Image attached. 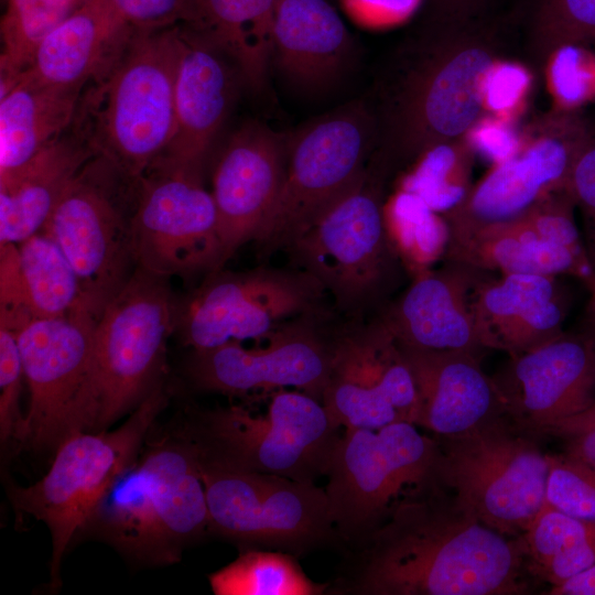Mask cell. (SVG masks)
<instances>
[{"instance_id": "cell-52", "label": "cell", "mask_w": 595, "mask_h": 595, "mask_svg": "<svg viewBox=\"0 0 595 595\" xmlns=\"http://www.w3.org/2000/svg\"><path fill=\"white\" fill-rule=\"evenodd\" d=\"M448 10H463L470 8L477 0H439Z\"/></svg>"}, {"instance_id": "cell-25", "label": "cell", "mask_w": 595, "mask_h": 595, "mask_svg": "<svg viewBox=\"0 0 595 595\" xmlns=\"http://www.w3.org/2000/svg\"><path fill=\"white\" fill-rule=\"evenodd\" d=\"M351 36L327 0H277L272 62L294 87L318 91L346 71Z\"/></svg>"}, {"instance_id": "cell-28", "label": "cell", "mask_w": 595, "mask_h": 595, "mask_svg": "<svg viewBox=\"0 0 595 595\" xmlns=\"http://www.w3.org/2000/svg\"><path fill=\"white\" fill-rule=\"evenodd\" d=\"M491 65L485 51L473 47L410 77L399 110L410 144L466 131L483 107L484 79Z\"/></svg>"}, {"instance_id": "cell-20", "label": "cell", "mask_w": 595, "mask_h": 595, "mask_svg": "<svg viewBox=\"0 0 595 595\" xmlns=\"http://www.w3.org/2000/svg\"><path fill=\"white\" fill-rule=\"evenodd\" d=\"M571 300L560 277L486 273L469 299L478 343L509 356L536 347L564 331Z\"/></svg>"}, {"instance_id": "cell-10", "label": "cell", "mask_w": 595, "mask_h": 595, "mask_svg": "<svg viewBox=\"0 0 595 595\" xmlns=\"http://www.w3.org/2000/svg\"><path fill=\"white\" fill-rule=\"evenodd\" d=\"M371 118L351 101L307 123L288 144L277 202L255 242L264 256L286 249L367 170Z\"/></svg>"}, {"instance_id": "cell-40", "label": "cell", "mask_w": 595, "mask_h": 595, "mask_svg": "<svg viewBox=\"0 0 595 595\" xmlns=\"http://www.w3.org/2000/svg\"><path fill=\"white\" fill-rule=\"evenodd\" d=\"M24 376L17 334L0 325V435L21 441L24 418L19 409V398Z\"/></svg>"}, {"instance_id": "cell-11", "label": "cell", "mask_w": 595, "mask_h": 595, "mask_svg": "<svg viewBox=\"0 0 595 595\" xmlns=\"http://www.w3.org/2000/svg\"><path fill=\"white\" fill-rule=\"evenodd\" d=\"M97 321L79 310L63 317L33 320L15 332L30 389L21 442L57 447L75 433L95 430Z\"/></svg>"}, {"instance_id": "cell-46", "label": "cell", "mask_w": 595, "mask_h": 595, "mask_svg": "<svg viewBox=\"0 0 595 595\" xmlns=\"http://www.w3.org/2000/svg\"><path fill=\"white\" fill-rule=\"evenodd\" d=\"M595 564V532L570 549L556 554L547 564L537 570V575L551 586L584 571Z\"/></svg>"}, {"instance_id": "cell-42", "label": "cell", "mask_w": 595, "mask_h": 595, "mask_svg": "<svg viewBox=\"0 0 595 595\" xmlns=\"http://www.w3.org/2000/svg\"><path fill=\"white\" fill-rule=\"evenodd\" d=\"M569 190L581 214L580 230L589 264L595 272V144L589 141L572 166Z\"/></svg>"}, {"instance_id": "cell-49", "label": "cell", "mask_w": 595, "mask_h": 595, "mask_svg": "<svg viewBox=\"0 0 595 595\" xmlns=\"http://www.w3.org/2000/svg\"><path fill=\"white\" fill-rule=\"evenodd\" d=\"M565 453L595 465V426L565 437Z\"/></svg>"}, {"instance_id": "cell-22", "label": "cell", "mask_w": 595, "mask_h": 595, "mask_svg": "<svg viewBox=\"0 0 595 595\" xmlns=\"http://www.w3.org/2000/svg\"><path fill=\"white\" fill-rule=\"evenodd\" d=\"M486 273L444 260L441 268L412 279L377 317L400 345L479 354L484 349L476 336L469 299Z\"/></svg>"}, {"instance_id": "cell-17", "label": "cell", "mask_w": 595, "mask_h": 595, "mask_svg": "<svg viewBox=\"0 0 595 595\" xmlns=\"http://www.w3.org/2000/svg\"><path fill=\"white\" fill-rule=\"evenodd\" d=\"M312 315L283 324L262 347L246 348L231 340L194 350L188 363L192 380L202 389L228 394L293 387L322 402L333 339L322 334Z\"/></svg>"}, {"instance_id": "cell-33", "label": "cell", "mask_w": 595, "mask_h": 595, "mask_svg": "<svg viewBox=\"0 0 595 595\" xmlns=\"http://www.w3.org/2000/svg\"><path fill=\"white\" fill-rule=\"evenodd\" d=\"M383 220L390 245L411 279L443 261L450 241L448 223L419 196L399 190L383 203Z\"/></svg>"}, {"instance_id": "cell-29", "label": "cell", "mask_w": 595, "mask_h": 595, "mask_svg": "<svg viewBox=\"0 0 595 595\" xmlns=\"http://www.w3.org/2000/svg\"><path fill=\"white\" fill-rule=\"evenodd\" d=\"M131 29L108 0H85L42 40L18 80L83 90Z\"/></svg>"}, {"instance_id": "cell-2", "label": "cell", "mask_w": 595, "mask_h": 595, "mask_svg": "<svg viewBox=\"0 0 595 595\" xmlns=\"http://www.w3.org/2000/svg\"><path fill=\"white\" fill-rule=\"evenodd\" d=\"M180 26L132 28L78 98L69 130L132 177L147 173L174 131Z\"/></svg>"}, {"instance_id": "cell-32", "label": "cell", "mask_w": 595, "mask_h": 595, "mask_svg": "<svg viewBox=\"0 0 595 595\" xmlns=\"http://www.w3.org/2000/svg\"><path fill=\"white\" fill-rule=\"evenodd\" d=\"M277 0H196L187 26L230 58L245 83L263 88L272 62V25ZM186 26V25H185Z\"/></svg>"}, {"instance_id": "cell-31", "label": "cell", "mask_w": 595, "mask_h": 595, "mask_svg": "<svg viewBox=\"0 0 595 595\" xmlns=\"http://www.w3.org/2000/svg\"><path fill=\"white\" fill-rule=\"evenodd\" d=\"M80 93L19 79L0 96V178L21 170L66 133Z\"/></svg>"}, {"instance_id": "cell-7", "label": "cell", "mask_w": 595, "mask_h": 595, "mask_svg": "<svg viewBox=\"0 0 595 595\" xmlns=\"http://www.w3.org/2000/svg\"><path fill=\"white\" fill-rule=\"evenodd\" d=\"M440 453L436 439L409 422L345 429L325 475L336 534L357 540L400 501L439 483Z\"/></svg>"}, {"instance_id": "cell-35", "label": "cell", "mask_w": 595, "mask_h": 595, "mask_svg": "<svg viewBox=\"0 0 595 595\" xmlns=\"http://www.w3.org/2000/svg\"><path fill=\"white\" fill-rule=\"evenodd\" d=\"M208 578L216 595H316L326 587L310 580L291 554L267 549L246 550Z\"/></svg>"}, {"instance_id": "cell-48", "label": "cell", "mask_w": 595, "mask_h": 595, "mask_svg": "<svg viewBox=\"0 0 595 595\" xmlns=\"http://www.w3.org/2000/svg\"><path fill=\"white\" fill-rule=\"evenodd\" d=\"M549 595H595V564L550 587Z\"/></svg>"}, {"instance_id": "cell-34", "label": "cell", "mask_w": 595, "mask_h": 595, "mask_svg": "<svg viewBox=\"0 0 595 595\" xmlns=\"http://www.w3.org/2000/svg\"><path fill=\"white\" fill-rule=\"evenodd\" d=\"M85 0H7L1 18L0 96L26 71L42 40Z\"/></svg>"}, {"instance_id": "cell-24", "label": "cell", "mask_w": 595, "mask_h": 595, "mask_svg": "<svg viewBox=\"0 0 595 595\" xmlns=\"http://www.w3.org/2000/svg\"><path fill=\"white\" fill-rule=\"evenodd\" d=\"M399 346L418 391L416 426L450 437L507 415L478 354Z\"/></svg>"}, {"instance_id": "cell-27", "label": "cell", "mask_w": 595, "mask_h": 595, "mask_svg": "<svg viewBox=\"0 0 595 595\" xmlns=\"http://www.w3.org/2000/svg\"><path fill=\"white\" fill-rule=\"evenodd\" d=\"M444 260L500 274L571 277L589 288L595 272L586 257L549 241L527 214L488 224H448Z\"/></svg>"}, {"instance_id": "cell-14", "label": "cell", "mask_w": 595, "mask_h": 595, "mask_svg": "<svg viewBox=\"0 0 595 595\" xmlns=\"http://www.w3.org/2000/svg\"><path fill=\"white\" fill-rule=\"evenodd\" d=\"M324 293L322 284L301 269H220L178 306L176 327L194 350L263 338L294 318L314 315Z\"/></svg>"}, {"instance_id": "cell-16", "label": "cell", "mask_w": 595, "mask_h": 595, "mask_svg": "<svg viewBox=\"0 0 595 595\" xmlns=\"http://www.w3.org/2000/svg\"><path fill=\"white\" fill-rule=\"evenodd\" d=\"M322 403L345 429L415 424L418 391L390 331L376 317L333 338L332 364Z\"/></svg>"}, {"instance_id": "cell-39", "label": "cell", "mask_w": 595, "mask_h": 595, "mask_svg": "<svg viewBox=\"0 0 595 595\" xmlns=\"http://www.w3.org/2000/svg\"><path fill=\"white\" fill-rule=\"evenodd\" d=\"M550 79L563 107L581 106L595 96V57L583 47L566 43L552 58Z\"/></svg>"}, {"instance_id": "cell-5", "label": "cell", "mask_w": 595, "mask_h": 595, "mask_svg": "<svg viewBox=\"0 0 595 595\" xmlns=\"http://www.w3.org/2000/svg\"><path fill=\"white\" fill-rule=\"evenodd\" d=\"M167 402L162 380L138 404L127 422L107 432L82 431L58 446L48 472L28 487H11L17 511L43 521L52 536V582L74 534L90 522L101 500L136 461L153 421Z\"/></svg>"}, {"instance_id": "cell-43", "label": "cell", "mask_w": 595, "mask_h": 595, "mask_svg": "<svg viewBox=\"0 0 595 595\" xmlns=\"http://www.w3.org/2000/svg\"><path fill=\"white\" fill-rule=\"evenodd\" d=\"M540 17L542 24L561 39L595 35V0H542Z\"/></svg>"}, {"instance_id": "cell-1", "label": "cell", "mask_w": 595, "mask_h": 595, "mask_svg": "<svg viewBox=\"0 0 595 595\" xmlns=\"http://www.w3.org/2000/svg\"><path fill=\"white\" fill-rule=\"evenodd\" d=\"M338 593L365 595H520L529 593L520 537L482 523L436 483L400 501L355 540Z\"/></svg>"}, {"instance_id": "cell-6", "label": "cell", "mask_w": 595, "mask_h": 595, "mask_svg": "<svg viewBox=\"0 0 595 595\" xmlns=\"http://www.w3.org/2000/svg\"><path fill=\"white\" fill-rule=\"evenodd\" d=\"M507 415L468 433L436 437L440 482L482 523L523 534L545 502L548 453Z\"/></svg>"}, {"instance_id": "cell-47", "label": "cell", "mask_w": 595, "mask_h": 595, "mask_svg": "<svg viewBox=\"0 0 595 595\" xmlns=\"http://www.w3.org/2000/svg\"><path fill=\"white\" fill-rule=\"evenodd\" d=\"M350 15L365 24H386L407 18L419 0H344Z\"/></svg>"}, {"instance_id": "cell-45", "label": "cell", "mask_w": 595, "mask_h": 595, "mask_svg": "<svg viewBox=\"0 0 595 595\" xmlns=\"http://www.w3.org/2000/svg\"><path fill=\"white\" fill-rule=\"evenodd\" d=\"M475 149L495 164L510 160L519 153V139L512 129L500 120L488 119L472 131Z\"/></svg>"}, {"instance_id": "cell-41", "label": "cell", "mask_w": 595, "mask_h": 595, "mask_svg": "<svg viewBox=\"0 0 595 595\" xmlns=\"http://www.w3.org/2000/svg\"><path fill=\"white\" fill-rule=\"evenodd\" d=\"M131 28L163 29L190 26L196 17V0H108Z\"/></svg>"}, {"instance_id": "cell-3", "label": "cell", "mask_w": 595, "mask_h": 595, "mask_svg": "<svg viewBox=\"0 0 595 595\" xmlns=\"http://www.w3.org/2000/svg\"><path fill=\"white\" fill-rule=\"evenodd\" d=\"M93 520L130 555L178 560L181 547L209 528L196 445L164 442L150 448L115 482Z\"/></svg>"}, {"instance_id": "cell-37", "label": "cell", "mask_w": 595, "mask_h": 595, "mask_svg": "<svg viewBox=\"0 0 595 595\" xmlns=\"http://www.w3.org/2000/svg\"><path fill=\"white\" fill-rule=\"evenodd\" d=\"M545 504L595 523V465L566 454H549Z\"/></svg>"}, {"instance_id": "cell-30", "label": "cell", "mask_w": 595, "mask_h": 595, "mask_svg": "<svg viewBox=\"0 0 595 595\" xmlns=\"http://www.w3.org/2000/svg\"><path fill=\"white\" fill-rule=\"evenodd\" d=\"M95 156L72 131L15 173L0 178V245L40 232L65 190Z\"/></svg>"}, {"instance_id": "cell-19", "label": "cell", "mask_w": 595, "mask_h": 595, "mask_svg": "<svg viewBox=\"0 0 595 595\" xmlns=\"http://www.w3.org/2000/svg\"><path fill=\"white\" fill-rule=\"evenodd\" d=\"M289 139L251 121L229 139L213 172L220 240L219 270L239 247L255 241L284 178Z\"/></svg>"}, {"instance_id": "cell-15", "label": "cell", "mask_w": 595, "mask_h": 595, "mask_svg": "<svg viewBox=\"0 0 595 595\" xmlns=\"http://www.w3.org/2000/svg\"><path fill=\"white\" fill-rule=\"evenodd\" d=\"M133 249L137 268L169 279L219 270L217 210L202 175L159 166L140 177Z\"/></svg>"}, {"instance_id": "cell-8", "label": "cell", "mask_w": 595, "mask_h": 595, "mask_svg": "<svg viewBox=\"0 0 595 595\" xmlns=\"http://www.w3.org/2000/svg\"><path fill=\"white\" fill-rule=\"evenodd\" d=\"M286 249L293 264L353 315L380 303L405 272L390 245L383 203L368 170Z\"/></svg>"}, {"instance_id": "cell-23", "label": "cell", "mask_w": 595, "mask_h": 595, "mask_svg": "<svg viewBox=\"0 0 595 595\" xmlns=\"http://www.w3.org/2000/svg\"><path fill=\"white\" fill-rule=\"evenodd\" d=\"M576 120L555 138L537 141L495 167L456 209L448 224H488L515 219L552 192L569 185L574 161L587 144Z\"/></svg>"}, {"instance_id": "cell-36", "label": "cell", "mask_w": 595, "mask_h": 595, "mask_svg": "<svg viewBox=\"0 0 595 595\" xmlns=\"http://www.w3.org/2000/svg\"><path fill=\"white\" fill-rule=\"evenodd\" d=\"M467 166L446 144L434 145L403 177L400 190L424 201L433 210L447 214L462 205L468 195Z\"/></svg>"}, {"instance_id": "cell-13", "label": "cell", "mask_w": 595, "mask_h": 595, "mask_svg": "<svg viewBox=\"0 0 595 595\" xmlns=\"http://www.w3.org/2000/svg\"><path fill=\"white\" fill-rule=\"evenodd\" d=\"M201 476L209 528L225 538L299 553L336 534L327 494L314 483L203 459Z\"/></svg>"}, {"instance_id": "cell-26", "label": "cell", "mask_w": 595, "mask_h": 595, "mask_svg": "<svg viewBox=\"0 0 595 595\" xmlns=\"http://www.w3.org/2000/svg\"><path fill=\"white\" fill-rule=\"evenodd\" d=\"M79 310L87 311L78 278L51 238L37 232L0 245V325L19 331L33 320Z\"/></svg>"}, {"instance_id": "cell-9", "label": "cell", "mask_w": 595, "mask_h": 595, "mask_svg": "<svg viewBox=\"0 0 595 595\" xmlns=\"http://www.w3.org/2000/svg\"><path fill=\"white\" fill-rule=\"evenodd\" d=\"M339 429L320 400L280 389L264 414L237 405L208 413L195 445L205 462L315 483L326 475Z\"/></svg>"}, {"instance_id": "cell-18", "label": "cell", "mask_w": 595, "mask_h": 595, "mask_svg": "<svg viewBox=\"0 0 595 595\" xmlns=\"http://www.w3.org/2000/svg\"><path fill=\"white\" fill-rule=\"evenodd\" d=\"M491 377L507 416L532 436L545 434L595 402V347L578 329L563 331L511 355Z\"/></svg>"}, {"instance_id": "cell-44", "label": "cell", "mask_w": 595, "mask_h": 595, "mask_svg": "<svg viewBox=\"0 0 595 595\" xmlns=\"http://www.w3.org/2000/svg\"><path fill=\"white\" fill-rule=\"evenodd\" d=\"M527 71L516 64L491 65L483 85L484 104L493 111H512L521 101L529 86Z\"/></svg>"}, {"instance_id": "cell-21", "label": "cell", "mask_w": 595, "mask_h": 595, "mask_svg": "<svg viewBox=\"0 0 595 595\" xmlns=\"http://www.w3.org/2000/svg\"><path fill=\"white\" fill-rule=\"evenodd\" d=\"M224 57L203 35L185 25L180 26L174 131L164 152L150 169L176 167L202 175L205 158L232 97V75Z\"/></svg>"}, {"instance_id": "cell-50", "label": "cell", "mask_w": 595, "mask_h": 595, "mask_svg": "<svg viewBox=\"0 0 595 595\" xmlns=\"http://www.w3.org/2000/svg\"><path fill=\"white\" fill-rule=\"evenodd\" d=\"M594 426L595 402L584 412L553 425L551 429V434L564 439Z\"/></svg>"}, {"instance_id": "cell-38", "label": "cell", "mask_w": 595, "mask_h": 595, "mask_svg": "<svg viewBox=\"0 0 595 595\" xmlns=\"http://www.w3.org/2000/svg\"><path fill=\"white\" fill-rule=\"evenodd\" d=\"M593 532L595 523L569 516L544 502L528 530L520 536L529 572L534 574L556 554Z\"/></svg>"}, {"instance_id": "cell-12", "label": "cell", "mask_w": 595, "mask_h": 595, "mask_svg": "<svg viewBox=\"0 0 595 595\" xmlns=\"http://www.w3.org/2000/svg\"><path fill=\"white\" fill-rule=\"evenodd\" d=\"M167 280L137 268L97 321L96 431L138 405L161 381L166 340L176 328L178 312Z\"/></svg>"}, {"instance_id": "cell-4", "label": "cell", "mask_w": 595, "mask_h": 595, "mask_svg": "<svg viewBox=\"0 0 595 595\" xmlns=\"http://www.w3.org/2000/svg\"><path fill=\"white\" fill-rule=\"evenodd\" d=\"M140 178L101 156L76 174L40 232L72 264L84 307L99 318L137 269L133 216Z\"/></svg>"}, {"instance_id": "cell-51", "label": "cell", "mask_w": 595, "mask_h": 595, "mask_svg": "<svg viewBox=\"0 0 595 595\" xmlns=\"http://www.w3.org/2000/svg\"><path fill=\"white\" fill-rule=\"evenodd\" d=\"M588 299L582 312L578 331L582 332L595 347V282L587 288Z\"/></svg>"}]
</instances>
